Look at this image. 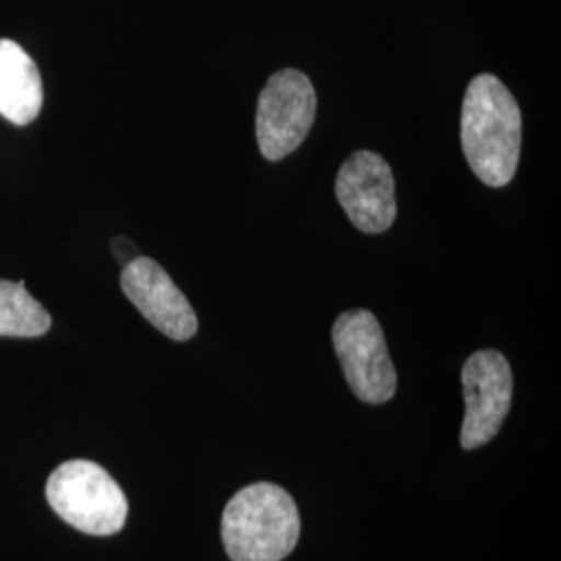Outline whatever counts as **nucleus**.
Listing matches in <instances>:
<instances>
[{
	"mask_svg": "<svg viewBox=\"0 0 561 561\" xmlns=\"http://www.w3.org/2000/svg\"><path fill=\"white\" fill-rule=\"evenodd\" d=\"M461 385L466 400L461 447L477 449L500 433L512 408L514 377L510 362L495 350H481L463 364Z\"/></svg>",
	"mask_w": 561,
	"mask_h": 561,
	"instance_id": "obj_6",
	"label": "nucleus"
},
{
	"mask_svg": "<svg viewBox=\"0 0 561 561\" xmlns=\"http://www.w3.org/2000/svg\"><path fill=\"white\" fill-rule=\"evenodd\" d=\"M335 194L347 219L364 233H382L398 217L396 180L381 154L360 150L341 164Z\"/></svg>",
	"mask_w": 561,
	"mask_h": 561,
	"instance_id": "obj_7",
	"label": "nucleus"
},
{
	"mask_svg": "<svg viewBox=\"0 0 561 561\" xmlns=\"http://www.w3.org/2000/svg\"><path fill=\"white\" fill-rule=\"evenodd\" d=\"M300 528L294 497L273 482L241 489L222 512V542L231 561L285 560L298 545Z\"/></svg>",
	"mask_w": 561,
	"mask_h": 561,
	"instance_id": "obj_2",
	"label": "nucleus"
},
{
	"mask_svg": "<svg viewBox=\"0 0 561 561\" xmlns=\"http://www.w3.org/2000/svg\"><path fill=\"white\" fill-rule=\"evenodd\" d=\"M333 345L343 375L358 400L385 403L396 396L398 373L381 324L368 310H347L333 324Z\"/></svg>",
	"mask_w": 561,
	"mask_h": 561,
	"instance_id": "obj_5",
	"label": "nucleus"
},
{
	"mask_svg": "<svg viewBox=\"0 0 561 561\" xmlns=\"http://www.w3.org/2000/svg\"><path fill=\"white\" fill-rule=\"evenodd\" d=\"M46 500L57 516L85 535H117L127 520V500L96 461L69 460L48 477Z\"/></svg>",
	"mask_w": 561,
	"mask_h": 561,
	"instance_id": "obj_3",
	"label": "nucleus"
},
{
	"mask_svg": "<svg viewBox=\"0 0 561 561\" xmlns=\"http://www.w3.org/2000/svg\"><path fill=\"white\" fill-rule=\"evenodd\" d=\"M461 148L474 175L489 187L514 180L522 150L520 106L491 73L470 81L461 104Z\"/></svg>",
	"mask_w": 561,
	"mask_h": 561,
	"instance_id": "obj_1",
	"label": "nucleus"
},
{
	"mask_svg": "<svg viewBox=\"0 0 561 561\" xmlns=\"http://www.w3.org/2000/svg\"><path fill=\"white\" fill-rule=\"evenodd\" d=\"M121 287L144 319L173 341L192 340L198 333V317L180 287L159 262L146 256L123 266Z\"/></svg>",
	"mask_w": 561,
	"mask_h": 561,
	"instance_id": "obj_8",
	"label": "nucleus"
},
{
	"mask_svg": "<svg viewBox=\"0 0 561 561\" xmlns=\"http://www.w3.org/2000/svg\"><path fill=\"white\" fill-rule=\"evenodd\" d=\"M53 324L41 301L34 300L25 283L0 280V335L2 337H41Z\"/></svg>",
	"mask_w": 561,
	"mask_h": 561,
	"instance_id": "obj_10",
	"label": "nucleus"
},
{
	"mask_svg": "<svg viewBox=\"0 0 561 561\" xmlns=\"http://www.w3.org/2000/svg\"><path fill=\"white\" fill-rule=\"evenodd\" d=\"M42 101L38 65L18 42L0 41V115L27 125L41 115Z\"/></svg>",
	"mask_w": 561,
	"mask_h": 561,
	"instance_id": "obj_9",
	"label": "nucleus"
},
{
	"mask_svg": "<svg viewBox=\"0 0 561 561\" xmlns=\"http://www.w3.org/2000/svg\"><path fill=\"white\" fill-rule=\"evenodd\" d=\"M113 252H115L117 261L123 262V266L129 264V262L136 261V259L140 256V254H138V248H136L131 241L127 240V238H115V240H113Z\"/></svg>",
	"mask_w": 561,
	"mask_h": 561,
	"instance_id": "obj_11",
	"label": "nucleus"
},
{
	"mask_svg": "<svg viewBox=\"0 0 561 561\" xmlns=\"http://www.w3.org/2000/svg\"><path fill=\"white\" fill-rule=\"evenodd\" d=\"M317 119V90L298 69H280L262 88L256 138L262 157L277 162L300 148Z\"/></svg>",
	"mask_w": 561,
	"mask_h": 561,
	"instance_id": "obj_4",
	"label": "nucleus"
}]
</instances>
